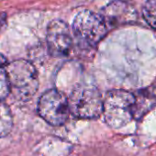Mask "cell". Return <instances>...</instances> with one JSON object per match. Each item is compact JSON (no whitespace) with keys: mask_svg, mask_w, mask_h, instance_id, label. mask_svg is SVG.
<instances>
[{"mask_svg":"<svg viewBox=\"0 0 156 156\" xmlns=\"http://www.w3.org/2000/svg\"><path fill=\"white\" fill-rule=\"evenodd\" d=\"M10 94L19 101L32 98L39 88V77L34 65L24 59L15 60L6 66Z\"/></svg>","mask_w":156,"mask_h":156,"instance_id":"cell-1","label":"cell"},{"mask_svg":"<svg viewBox=\"0 0 156 156\" xmlns=\"http://www.w3.org/2000/svg\"><path fill=\"white\" fill-rule=\"evenodd\" d=\"M136 97L130 92L117 89L109 91L104 98L103 115L112 129H120L134 119Z\"/></svg>","mask_w":156,"mask_h":156,"instance_id":"cell-2","label":"cell"},{"mask_svg":"<svg viewBox=\"0 0 156 156\" xmlns=\"http://www.w3.org/2000/svg\"><path fill=\"white\" fill-rule=\"evenodd\" d=\"M71 113L83 119H93L103 114L104 99L99 90L90 85L76 87L69 98Z\"/></svg>","mask_w":156,"mask_h":156,"instance_id":"cell-3","label":"cell"},{"mask_svg":"<svg viewBox=\"0 0 156 156\" xmlns=\"http://www.w3.org/2000/svg\"><path fill=\"white\" fill-rule=\"evenodd\" d=\"M73 27L78 41L89 46L98 45L108 32L104 18L87 9L76 15Z\"/></svg>","mask_w":156,"mask_h":156,"instance_id":"cell-4","label":"cell"},{"mask_svg":"<svg viewBox=\"0 0 156 156\" xmlns=\"http://www.w3.org/2000/svg\"><path fill=\"white\" fill-rule=\"evenodd\" d=\"M37 110L43 120L54 127L63 125L71 113L69 99L57 89H50L41 95Z\"/></svg>","mask_w":156,"mask_h":156,"instance_id":"cell-5","label":"cell"},{"mask_svg":"<svg viewBox=\"0 0 156 156\" xmlns=\"http://www.w3.org/2000/svg\"><path fill=\"white\" fill-rule=\"evenodd\" d=\"M46 41L49 52L53 57L67 56L73 47V38L68 25L60 20L50 22L47 28Z\"/></svg>","mask_w":156,"mask_h":156,"instance_id":"cell-6","label":"cell"},{"mask_svg":"<svg viewBox=\"0 0 156 156\" xmlns=\"http://www.w3.org/2000/svg\"><path fill=\"white\" fill-rule=\"evenodd\" d=\"M102 17L107 23L112 26H118L133 22L137 18V13L129 4L116 1L110 3L104 9Z\"/></svg>","mask_w":156,"mask_h":156,"instance_id":"cell-7","label":"cell"},{"mask_svg":"<svg viewBox=\"0 0 156 156\" xmlns=\"http://www.w3.org/2000/svg\"><path fill=\"white\" fill-rule=\"evenodd\" d=\"M13 128V116L5 100H0V139L8 136Z\"/></svg>","mask_w":156,"mask_h":156,"instance_id":"cell-8","label":"cell"},{"mask_svg":"<svg viewBox=\"0 0 156 156\" xmlns=\"http://www.w3.org/2000/svg\"><path fill=\"white\" fill-rule=\"evenodd\" d=\"M136 97V103H135V112H134V119H140L143 115H145L152 107L155 105V101L152 99L151 97H148V95H139Z\"/></svg>","mask_w":156,"mask_h":156,"instance_id":"cell-9","label":"cell"},{"mask_svg":"<svg viewBox=\"0 0 156 156\" xmlns=\"http://www.w3.org/2000/svg\"><path fill=\"white\" fill-rule=\"evenodd\" d=\"M145 21L156 30V0H148L142 9Z\"/></svg>","mask_w":156,"mask_h":156,"instance_id":"cell-10","label":"cell"},{"mask_svg":"<svg viewBox=\"0 0 156 156\" xmlns=\"http://www.w3.org/2000/svg\"><path fill=\"white\" fill-rule=\"evenodd\" d=\"M6 66L0 68V100H5L10 94Z\"/></svg>","mask_w":156,"mask_h":156,"instance_id":"cell-11","label":"cell"},{"mask_svg":"<svg viewBox=\"0 0 156 156\" xmlns=\"http://www.w3.org/2000/svg\"><path fill=\"white\" fill-rule=\"evenodd\" d=\"M7 26V14L2 12L0 13V34L5 30Z\"/></svg>","mask_w":156,"mask_h":156,"instance_id":"cell-12","label":"cell"},{"mask_svg":"<svg viewBox=\"0 0 156 156\" xmlns=\"http://www.w3.org/2000/svg\"><path fill=\"white\" fill-rule=\"evenodd\" d=\"M7 64H8L7 58L5 57V55H3L2 53H0V68L6 66Z\"/></svg>","mask_w":156,"mask_h":156,"instance_id":"cell-13","label":"cell"}]
</instances>
